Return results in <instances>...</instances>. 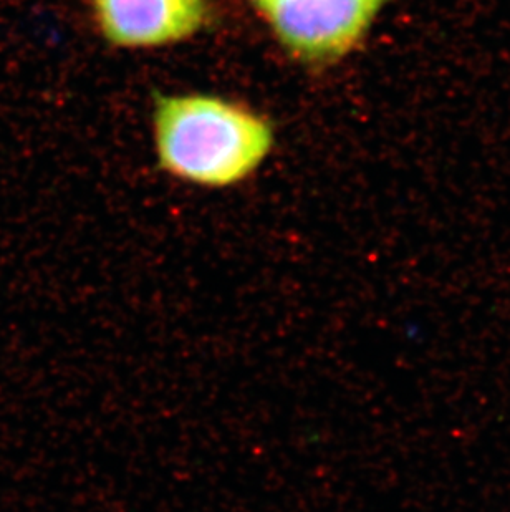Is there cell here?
Here are the masks:
<instances>
[{
	"label": "cell",
	"instance_id": "1",
	"mask_svg": "<svg viewBox=\"0 0 510 512\" xmlns=\"http://www.w3.org/2000/svg\"><path fill=\"white\" fill-rule=\"evenodd\" d=\"M153 123L161 168L209 188L249 178L274 146L269 121L211 95L159 97Z\"/></svg>",
	"mask_w": 510,
	"mask_h": 512
},
{
	"label": "cell",
	"instance_id": "2",
	"mask_svg": "<svg viewBox=\"0 0 510 512\" xmlns=\"http://www.w3.org/2000/svg\"><path fill=\"white\" fill-rule=\"evenodd\" d=\"M386 0H269L265 19L292 57L330 63L352 52Z\"/></svg>",
	"mask_w": 510,
	"mask_h": 512
},
{
	"label": "cell",
	"instance_id": "3",
	"mask_svg": "<svg viewBox=\"0 0 510 512\" xmlns=\"http://www.w3.org/2000/svg\"><path fill=\"white\" fill-rule=\"evenodd\" d=\"M98 29L123 49L178 44L209 20L207 0H90Z\"/></svg>",
	"mask_w": 510,
	"mask_h": 512
},
{
	"label": "cell",
	"instance_id": "4",
	"mask_svg": "<svg viewBox=\"0 0 510 512\" xmlns=\"http://www.w3.org/2000/svg\"><path fill=\"white\" fill-rule=\"evenodd\" d=\"M267 2H269V0H254V4L257 5V7H262V5H265L267 4Z\"/></svg>",
	"mask_w": 510,
	"mask_h": 512
}]
</instances>
